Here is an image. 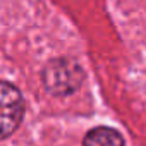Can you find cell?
<instances>
[{
    "label": "cell",
    "mask_w": 146,
    "mask_h": 146,
    "mask_svg": "<svg viewBox=\"0 0 146 146\" xmlns=\"http://www.w3.org/2000/svg\"><path fill=\"white\" fill-rule=\"evenodd\" d=\"M41 81L48 93L55 96H67L83 84L84 72L74 60L55 58L45 65L41 72Z\"/></svg>",
    "instance_id": "cell-1"
},
{
    "label": "cell",
    "mask_w": 146,
    "mask_h": 146,
    "mask_svg": "<svg viewBox=\"0 0 146 146\" xmlns=\"http://www.w3.org/2000/svg\"><path fill=\"white\" fill-rule=\"evenodd\" d=\"M24 115V102L19 90L0 81V139L11 136L21 124Z\"/></svg>",
    "instance_id": "cell-2"
},
{
    "label": "cell",
    "mask_w": 146,
    "mask_h": 146,
    "mask_svg": "<svg viewBox=\"0 0 146 146\" xmlns=\"http://www.w3.org/2000/svg\"><path fill=\"white\" fill-rule=\"evenodd\" d=\"M83 146H125V141L112 127H95L84 136Z\"/></svg>",
    "instance_id": "cell-3"
}]
</instances>
